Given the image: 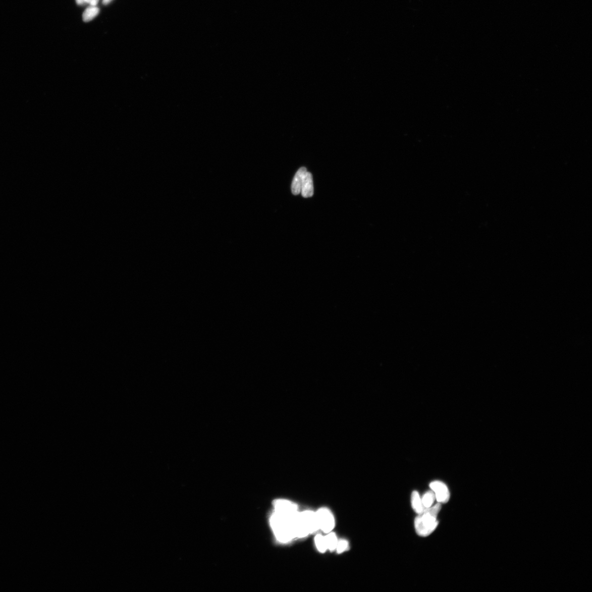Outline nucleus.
Segmentation results:
<instances>
[{
    "label": "nucleus",
    "mask_w": 592,
    "mask_h": 592,
    "mask_svg": "<svg viewBox=\"0 0 592 592\" xmlns=\"http://www.w3.org/2000/svg\"><path fill=\"white\" fill-rule=\"evenodd\" d=\"M319 529L325 533L333 531L335 524L333 513L327 507H321L316 512Z\"/></svg>",
    "instance_id": "7ed1b4c3"
},
{
    "label": "nucleus",
    "mask_w": 592,
    "mask_h": 592,
    "mask_svg": "<svg viewBox=\"0 0 592 592\" xmlns=\"http://www.w3.org/2000/svg\"><path fill=\"white\" fill-rule=\"evenodd\" d=\"M270 524L274 534L279 542L286 544L295 539L291 529L290 518L274 511L270 517Z\"/></svg>",
    "instance_id": "f03ea898"
},
{
    "label": "nucleus",
    "mask_w": 592,
    "mask_h": 592,
    "mask_svg": "<svg viewBox=\"0 0 592 592\" xmlns=\"http://www.w3.org/2000/svg\"><path fill=\"white\" fill-rule=\"evenodd\" d=\"M349 548V543L347 540L341 539L339 540L338 544H337L336 551L338 553H342L345 552Z\"/></svg>",
    "instance_id": "2eb2a0df"
},
{
    "label": "nucleus",
    "mask_w": 592,
    "mask_h": 592,
    "mask_svg": "<svg viewBox=\"0 0 592 592\" xmlns=\"http://www.w3.org/2000/svg\"><path fill=\"white\" fill-rule=\"evenodd\" d=\"M275 512L286 518H291L298 511V507L294 502L286 499H277L273 502Z\"/></svg>",
    "instance_id": "20e7f679"
},
{
    "label": "nucleus",
    "mask_w": 592,
    "mask_h": 592,
    "mask_svg": "<svg viewBox=\"0 0 592 592\" xmlns=\"http://www.w3.org/2000/svg\"><path fill=\"white\" fill-rule=\"evenodd\" d=\"M99 12L98 8L95 7H91L88 8L84 13L83 21L85 22L90 21L95 16H96Z\"/></svg>",
    "instance_id": "4468645a"
},
{
    "label": "nucleus",
    "mask_w": 592,
    "mask_h": 592,
    "mask_svg": "<svg viewBox=\"0 0 592 592\" xmlns=\"http://www.w3.org/2000/svg\"><path fill=\"white\" fill-rule=\"evenodd\" d=\"M316 549L320 553L326 552L328 550L326 538L322 534H317L314 539Z\"/></svg>",
    "instance_id": "f8f14e48"
},
{
    "label": "nucleus",
    "mask_w": 592,
    "mask_h": 592,
    "mask_svg": "<svg viewBox=\"0 0 592 592\" xmlns=\"http://www.w3.org/2000/svg\"><path fill=\"white\" fill-rule=\"evenodd\" d=\"M441 508V503H439L425 508L422 513L418 514L415 520V527L419 536L426 537L435 531L439 524L437 516Z\"/></svg>",
    "instance_id": "f257e3e1"
},
{
    "label": "nucleus",
    "mask_w": 592,
    "mask_h": 592,
    "mask_svg": "<svg viewBox=\"0 0 592 592\" xmlns=\"http://www.w3.org/2000/svg\"><path fill=\"white\" fill-rule=\"evenodd\" d=\"M327 534V535L325 536V538H326L328 550L330 551H335L339 541L336 534L333 531Z\"/></svg>",
    "instance_id": "9b49d317"
},
{
    "label": "nucleus",
    "mask_w": 592,
    "mask_h": 592,
    "mask_svg": "<svg viewBox=\"0 0 592 592\" xmlns=\"http://www.w3.org/2000/svg\"><path fill=\"white\" fill-rule=\"evenodd\" d=\"M98 1L99 0H84V3H87L93 6L97 5Z\"/></svg>",
    "instance_id": "dca6fc26"
},
{
    "label": "nucleus",
    "mask_w": 592,
    "mask_h": 592,
    "mask_svg": "<svg viewBox=\"0 0 592 592\" xmlns=\"http://www.w3.org/2000/svg\"><path fill=\"white\" fill-rule=\"evenodd\" d=\"M430 488L434 492L436 500L441 504H446L450 498V494L448 487L440 481H433L430 483Z\"/></svg>",
    "instance_id": "423d86ee"
},
{
    "label": "nucleus",
    "mask_w": 592,
    "mask_h": 592,
    "mask_svg": "<svg viewBox=\"0 0 592 592\" xmlns=\"http://www.w3.org/2000/svg\"><path fill=\"white\" fill-rule=\"evenodd\" d=\"M301 193L304 197H309L313 195L314 186L313 177H312V175L310 173H308V172H307L304 175Z\"/></svg>",
    "instance_id": "6e6552de"
},
{
    "label": "nucleus",
    "mask_w": 592,
    "mask_h": 592,
    "mask_svg": "<svg viewBox=\"0 0 592 592\" xmlns=\"http://www.w3.org/2000/svg\"><path fill=\"white\" fill-rule=\"evenodd\" d=\"M301 514L309 534L314 533L320 530L316 512L307 510L301 512Z\"/></svg>",
    "instance_id": "0eeeda50"
},
{
    "label": "nucleus",
    "mask_w": 592,
    "mask_h": 592,
    "mask_svg": "<svg viewBox=\"0 0 592 592\" xmlns=\"http://www.w3.org/2000/svg\"><path fill=\"white\" fill-rule=\"evenodd\" d=\"M411 505L413 510L418 514L422 513L425 508L418 493L416 491L413 492L412 494Z\"/></svg>",
    "instance_id": "9d476101"
},
{
    "label": "nucleus",
    "mask_w": 592,
    "mask_h": 592,
    "mask_svg": "<svg viewBox=\"0 0 592 592\" xmlns=\"http://www.w3.org/2000/svg\"><path fill=\"white\" fill-rule=\"evenodd\" d=\"M291 529L295 539H302L309 535V533L301 516V512H298L290 518Z\"/></svg>",
    "instance_id": "39448f33"
},
{
    "label": "nucleus",
    "mask_w": 592,
    "mask_h": 592,
    "mask_svg": "<svg viewBox=\"0 0 592 592\" xmlns=\"http://www.w3.org/2000/svg\"><path fill=\"white\" fill-rule=\"evenodd\" d=\"M307 172L306 168L303 167L301 168L297 172L294 180H293L291 186L292 193L293 194L297 195L301 193L303 178Z\"/></svg>",
    "instance_id": "1a4fd4ad"
},
{
    "label": "nucleus",
    "mask_w": 592,
    "mask_h": 592,
    "mask_svg": "<svg viewBox=\"0 0 592 592\" xmlns=\"http://www.w3.org/2000/svg\"><path fill=\"white\" fill-rule=\"evenodd\" d=\"M111 1V0H103V4L105 5L109 3Z\"/></svg>",
    "instance_id": "f3484780"
},
{
    "label": "nucleus",
    "mask_w": 592,
    "mask_h": 592,
    "mask_svg": "<svg viewBox=\"0 0 592 592\" xmlns=\"http://www.w3.org/2000/svg\"><path fill=\"white\" fill-rule=\"evenodd\" d=\"M423 505L425 508H429L434 505L436 500V496L434 492H426L421 499Z\"/></svg>",
    "instance_id": "ddd939ff"
}]
</instances>
